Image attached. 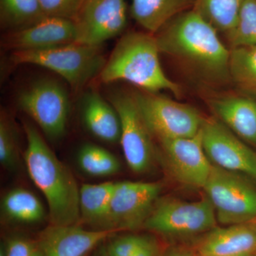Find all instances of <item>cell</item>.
Here are the masks:
<instances>
[{
	"mask_svg": "<svg viewBox=\"0 0 256 256\" xmlns=\"http://www.w3.org/2000/svg\"><path fill=\"white\" fill-rule=\"evenodd\" d=\"M195 8L172 18L154 34L160 53L171 56L208 82H228L230 50Z\"/></svg>",
	"mask_w": 256,
	"mask_h": 256,
	"instance_id": "6da1fadb",
	"label": "cell"
},
{
	"mask_svg": "<svg viewBox=\"0 0 256 256\" xmlns=\"http://www.w3.org/2000/svg\"><path fill=\"white\" fill-rule=\"evenodd\" d=\"M24 128L28 142L25 164L30 178L46 198L50 224L77 225L80 214L76 180L34 126L25 122Z\"/></svg>",
	"mask_w": 256,
	"mask_h": 256,
	"instance_id": "7a4b0ae2",
	"label": "cell"
},
{
	"mask_svg": "<svg viewBox=\"0 0 256 256\" xmlns=\"http://www.w3.org/2000/svg\"><path fill=\"white\" fill-rule=\"evenodd\" d=\"M156 36L150 33L124 34L107 58L98 76L100 82H127L144 92L168 90L180 96L181 88L170 80L162 68Z\"/></svg>",
	"mask_w": 256,
	"mask_h": 256,
	"instance_id": "3957f363",
	"label": "cell"
},
{
	"mask_svg": "<svg viewBox=\"0 0 256 256\" xmlns=\"http://www.w3.org/2000/svg\"><path fill=\"white\" fill-rule=\"evenodd\" d=\"M16 64H33L55 72L76 90L100 75L107 58L102 45L74 43L48 50L14 52Z\"/></svg>",
	"mask_w": 256,
	"mask_h": 256,
	"instance_id": "277c9868",
	"label": "cell"
},
{
	"mask_svg": "<svg viewBox=\"0 0 256 256\" xmlns=\"http://www.w3.org/2000/svg\"><path fill=\"white\" fill-rule=\"evenodd\" d=\"M214 208L208 198L184 201L159 198L143 228L172 240H190L216 227Z\"/></svg>",
	"mask_w": 256,
	"mask_h": 256,
	"instance_id": "5b68a950",
	"label": "cell"
},
{
	"mask_svg": "<svg viewBox=\"0 0 256 256\" xmlns=\"http://www.w3.org/2000/svg\"><path fill=\"white\" fill-rule=\"evenodd\" d=\"M203 190L222 225L256 222V182L246 175L212 164Z\"/></svg>",
	"mask_w": 256,
	"mask_h": 256,
	"instance_id": "8992f818",
	"label": "cell"
},
{
	"mask_svg": "<svg viewBox=\"0 0 256 256\" xmlns=\"http://www.w3.org/2000/svg\"><path fill=\"white\" fill-rule=\"evenodd\" d=\"M132 95L148 129L158 141L192 138L201 130L205 119L191 106L144 90Z\"/></svg>",
	"mask_w": 256,
	"mask_h": 256,
	"instance_id": "52a82bcc",
	"label": "cell"
},
{
	"mask_svg": "<svg viewBox=\"0 0 256 256\" xmlns=\"http://www.w3.org/2000/svg\"><path fill=\"white\" fill-rule=\"evenodd\" d=\"M110 101L120 120V142L128 166L137 174L146 172L152 166L156 156L154 137L138 110L132 94L114 92Z\"/></svg>",
	"mask_w": 256,
	"mask_h": 256,
	"instance_id": "ba28073f",
	"label": "cell"
},
{
	"mask_svg": "<svg viewBox=\"0 0 256 256\" xmlns=\"http://www.w3.org/2000/svg\"><path fill=\"white\" fill-rule=\"evenodd\" d=\"M18 104L48 138L58 139L64 136L69 100L60 82L50 79L38 80L20 94Z\"/></svg>",
	"mask_w": 256,
	"mask_h": 256,
	"instance_id": "9c48e42d",
	"label": "cell"
},
{
	"mask_svg": "<svg viewBox=\"0 0 256 256\" xmlns=\"http://www.w3.org/2000/svg\"><path fill=\"white\" fill-rule=\"evenodd\" d=\"M162 190L159 182H116L109 214L110 230L133 232L143 228Z\"/></svg>",
	"mask_w": 256,
	"mask_h": 256,
	"instance_id": "30bf717a",
	"label": "cell"
},
{
	"mask_svg": "<svg viewBox=\"0 0 256 256\" xmlns=\"http://www.w3.org/2000/svg\"><path fill=\"white\" fill-rule=\"evenodd\" d=\"M202 144L212 164L242 173L256 182V153L220 121L205 119Z\"/></svg>",
	"mask_w": 256,
	"mask_h": 256,
	"instance_id": "8fae6325",
	"label": "cell"
},
{
	"mask_svg": "<svg viewBox=\"0 0 256 256\" xmlns=\"http://www.w3.org/2000/svg\"><path fill=\"white\" fill-rule=\"evenodd\" d=\"M74 21L76 42L100 46L126 30L127 3L126 0H85Z\"/></svg>",
	"mask_w": 256,
	"mask_h": 256,
	"instance_id": "7c38bea8",
	"label": "cell"
},
{
	"mask_svg": "<svg viewBox=\"0 0 256 256\" xmlns=\"http://www.w3.org/2000/svg\"><path fill=\"white\" fill-rule=\"evenodd\" d=\"M159 142L165 162L174 180L188 188H203L212 164L204 150L202 130L194 137Z\"/></svg>",
	"mask_w": 256,
	"mask_h": 256,
	"instance_id": "4fadbf2b",
	"label": "cell"
},
{
	"mask_svg": "<svg viewBox=\"0 0 256 256\" xmlns=\"http://www.w3.org/2000/svg\"><path fill=\"white\" fill-rule=\"evenodd\" d=\"M74 20L45 16L28 28L10 32L3 38V45L14 52L48 50L76 42Z\"/></svg>",
	"mask_w": 256,
	"mask_h": 256,
	"instance_id": "5bb4252c",
	"label": "cell"
},
{
	"mask_svg": "<svg viewBox=\"0 0 256 256\" xmlns=\"http://www.w3.org/2000/svg\"><path fill=\"white\" fill-rule=\"evenodd\" d=\"M116 232L87 230L77 225L48 226L42 230L37 244L43 256H86Z\"/></svg>",
	"mask_w": 256,
	"mask_h": 256,
	"instance_id": "9a60e30c",
	"label": "cell"
},
{
	"mask_svg": "<svg viewBox=\"0 0 256 256\" xmlns=\"http://www.w3.org/2000/svg\"><path fill=\"white\" fill-rule=\"evenodd\" d=\"M188 245L196 256L256 254V222L215 227Z\"/></svg>",
	"mask_w": 256,
	"mask_h": 256,
	"instance_id": "2e32d148",
	"label": "cell"
},
{
	"mask_svg": "<svg viewBox=\"0 0 256 256\" xmlns=\"http://www.w3.org/2000/svg\"><path fill=\"white\" fill-rule=\"evenodd\" d=\"M220 122L242 141L256 146V100L245 96H228L210 102Z\"/></svg>",
	"mask_w": 256,
	"mask_h": 256,
	"instance_id": "e0dca14e",
	"label": "cell"
},
{
	"mask_svg": "<svg viewBox=\"0 0 256 256\" xmlns=\"http://www.w3.org/2000/svg\"><path fill=\"white\" fill-rule=\"evenodd\" d=\"M197 0H131V16L144 30L156 34L172 18L195 8Z\"/></svg>",
	"mask_w": 256,
	"mask_h": 256,
	"instance_id": "ac0fdd59",
	"label": "cell"
},
{
	"mask_svg": "<svg viewBox=\"0 0 256 256\" xmlns=\"http://www.w3.org/2000/svg\"><path fill=\"white\" fill-rule=\"evenodd\" d=\"M82 117L86 126L96 138L108 142L120 140L121 124L118 114L112 104L106 102L98 92L86 96Z\"/></svg>",
	"mask_w": 256,
	"mask_h": 256,
	"instance_id": "d6986e66",
	"label": "cell"
},
{
	"mask_svg": "<svg viewBox=\"0 0 256 256\" xmlns=\"http://www.w3.org/2000/svg\"><path fill=\"white\" fill-rule=\"evenodd\" d=\"M114 182L82 185L80 188L79 205L80 222L95 230H110L109 214Z\"/></svg>",
	"mask_w": 256,
	"mask_h": 256,
	"instance_id": "ffe728a7",
	"label": "cell"
},
{
	"mask_svg": "<svg viewBox=\"0 0 256 256\" xmlns=\"http://www.w3.org/2000/svg\"><path fill=\"white\" fill-rule=\"evenodd\" d=\"M2 210L10 220L22 224H35L45 217L40 200L32 192L16 188L6 194L2 201Z\"/></svg>",
	"mask_w": 256,
	"mask_h": 256,
	"instance_id": "44dd1931",
	"label": "cell"
},
{
	"mask_svg": "<svg viewBox=\"0 0 256 256\" xmlns=\"http://www.w3.org/2000/svg\"><path fill=\"white\" fill-rule=\"evenodd\" d=\"M45 16L40 0H0V22L9 32L32 26Z\"/></svg>",
	"mask_w": 256,
	"mask_h": 256,
	"instance_id": "7402d4cb",
	"label": "cell"
},
{
	"mask_svg": "<svg viewBox=\"0 0 256 256\" xmlns=\"http://www.w3.org/2000/svg\"><path fill=\"white\" fill-rule=\"evenodd\" d=\"M229 74L230 80L242 92L256 96V46L232 48Z\"/></svg>",
	"mask_w": 256,
	"mask_h": 256,
	"instance_id": "603a6c76",
	"label": "cell"
},
{
	"mask_svg": "<svg viewBox=\"0 0 256 256\" xmlns=\"http://www.w3.org/2000/svg\"><path fill=\"white\" fill-rule=\"evenodd\" d=\"M246 0H197L195 9L218 32L228 34L238 21Z\"/></svg>",
	"mask_w": 256,
	"mask_h": 256,
	"instance_id": "cb8c5ba5",
	"label": "cell"
},
{
	"mask_svg": "<svg viewBox=\"0 0 256 256\" xmlns=\"http://www.w3.org/2000/svg\"><path fill=\"white\" fill-rule=\"evenodd\" d=\"M163 248L151 234H126L111 238L106 247L108 256H161Z\"/></svg>",
	"mask_w": 256,
	"mask_h": 256,
	"instance_id": "d4e9b609",
	"label": "cell"
},
{
	"mask_svg": "<svg viewBox=\"0 0 256 256\" xmlns=\"http://www.w3.org/2000/svg\"><path fill=\"white\" fill-rule=\"evenodd\" d=\"M79 166L84 172L94 176H106L118 172L120 164L118 160L101 146L86 144L78 156Z\"/></svg>",
	"mask_w": 256,
	"mask_h": 256,
	"instance_id": "484cf974",
	"label": "cell"
},
{
	"mask_svg": "<svg viewBox=\"0 0 256 256\" xmlns=\"http://www.w3.org/2000/svg\"><path fill=\"white\" fill-rule=\"evenodd\" d=\"M226 35L232 48L256 46V0H246L238 21Z\"/></svg>",
	"mask_w": 256,
	"mask_h": 256,
	"instance_id": "4316f807",
	"label": "cell"
},
{
	"mask_svg": "<svg viewBox=\"0 0 256 256\" xmlns=\"http://www.w3.org/2000/svg\"><path fill=\"white\" fill-rule=\"evenodd\" d=\"M0 162L5 169L14 171L18 164V138L13 124L2 114L0 120Z\"/></svg>",
	"mask_w": 256,
	"mask_h": 256,
	"instance_id": "83f0119b",
	"label": "cell"
},
{
	"mask_svg": "<svg viewBox=\"0 0 256 256\" xmlns=\"http://www.w3.org/2000/svg\"><path fill=\"white\" fill-rule=\"evenodd\" d=\"M46 16L74 20L85 0H40Z\"/></svg>",
	"mask_w": 256,
	"mask_h": 256,
	"instance_id": "f1b7e54d",
	"label": "cell"
},
{
	"mask_svg": "<svg viewBox=\"0 0 256 256\" xmlns=\"http://www.w3.org/2000/svg\"><path fill=\"white\" fill-rule=\"evenodd\" d=\"M37 242L28 239L14 238L10 239L4 250L5 256H32L38 249Z\"/></svg>",
	"mask_w": 256,
	"mask_h": 256,
	"instance_id": "f546056e",
	"label": "cell"
},
{
	"mask_svg": "<svg viewBox=\"0 0 256 256\" xmlns=\"http://www.w3.org/2000/svg\"><path fill=\"white\" fill-rule=\"evenodd\" d=\"M161 256H196L188 244L172 242L163 248Z\"/></svg>",
	"mask_w": 256,
	"mask_h": 256,
	"instance_id": "4dcf8cb0",
	"label": "cell"
},
{
	"mask_svg": "<svg viewBox=\"0 0 256 256\" xmlns=\"http://www.w3.org/2000/svg\"><path fill=\"white\" fill-rule=\"evenodd\" d=\"M97 256H108V255L107 252H106V248L105 249H102V250H100V252H99L98 255Z\"/></svg>",
	"mask_w": 256,
	"mask_h": 256,
	"instance_id": "1f68e13d",
	"label": "cell"
},
{
	"mask_svg": "<svg viewBox=\"0 0 256 256\" xmlns=\"http://www.w3.org/2000/svg\"><path fill=\"white\" fill-rule=\"evenodd\" d=\"M32 256H43L42 255V252H41V250H40V248L37 249L36 250V252H34V254L32 255Z\"/></svg>",
	"mask_w": 256,
	"mask_h": 256,
	"instance_id": "d6a6232c",
	"label": "cell"
},
{
	"mask_svg": "<svg viewBox=\"0 0 256 256\" xmlns=\"http://www.w3.org/2000/svg\"><path fill=\"white\" fill-rule=\"evenodd\" d=\"M233 256H256V254H242V255H236Z\"/></svg>",
	"mask_w": 256,
	"mask_h": 256,
	"instance_id": "836d02e7",
	"label": "cell"
},
{
	"mask_svg": "<svg viewBox=\"0 0 256 256\" xmlns=\"http://www.w3.org/2000/svg\"><path fill=\"white\" fill-rule=\"evenodd\" d=\"M0 256H5L4 250H2V249L0 250Z\"/></svg>",
	"mask_w": 256,
	"mask_h": 256,
	"instance_id": "e575fe53",
	"label": "cell"
},
{
	"mask_svg": "<svg viewBox=\"0 0 256 256\" xmlns=\"http://www.w3.org/2000/svg\"><path fill=\"white\" fill-rule=\"evenodd\" d=\"M89 256V254H88V255H87V256Z\"/></svg>",
	"mask_w": 256,
	"mask_h": 256,
	"instance_id": "d590c367",
	"label": "cell"
},
{
	"mask_svg": "<svg viewBox=\"0 0 256 256\" xmlns=\"http://www.w3.org/2000/svg\"></svg>",
	"mask_w": 256,
	"mask_h": 256,
	"instance_id": "8d00e7d4",
	"label": "cell"
}]
</instances>
